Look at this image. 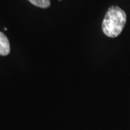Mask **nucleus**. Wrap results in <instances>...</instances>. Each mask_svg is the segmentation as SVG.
<instances>
[{"label": "nucleus", "instance_id": "4", "mask_svg": "<svg viewBox=\"0 0 130 130\" xmlns=\"http://www.w3.org/2000/svg\"><path fill=\"white\" fill-rule=\"evenodd\" d=\"M59 1H60V2H61V1H62V0H59Z\"/></svg>", "mask_w": 130, "mask_h": 130}, {"label": "nucleus", "instance_id": "3", "mask_svg": "<svg viewBox=\"0 0 130 130\" xmlns=\"http://www.w3.org/2000/svg\"><path fill=\"white\" fill-rule=\"evenodd\" d=\"M32 5L41 7V8H48L50 6V0H28Z\"/></svg>", "mask_w": 130, "mask_h": 130}, {"label": "nucleus", "instance_id": "1", "mask_svg": "<svg viewBox=\"0 0 130 130\" xmlns=\"http://www.w3.org/2000/svg\"><path fill=\"white\" fill-rule=\"evenodd\" d=\"M126 23V14L125 12L117 6L111 7L103 20V32L108 37H117L122 32Z\"/></svg>", "mask_w": 130, "mask_h": 130}, {"label": "nucleus", "instance_id": "2", "mask_svg": "<svg viewBox=\"0 0 130 130\" xmlns=\"http://www.w3.org/2000/svg\"><path fill=\"white\" fill-rule=\"evenodd\" d=\"M10 52V44L7 37L0 32V55L7 56Z\"/></svg>", "mask_w": 130, "mask_h": 130}]
</instances>
